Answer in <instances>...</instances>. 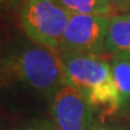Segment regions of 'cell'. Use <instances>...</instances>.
I'll return each instance as SVG.
<instances>
[{
  "label": "cell",
  "instance_id": "obj_1",
  "mask_svg": "<svg viewBox=\"0 0 130 130\" xmlns=\"http://www.w3.org/2000/svg\"><path fill=\"white\" fill-rule=\"evenodd\" d=\"M1 77L3 82L24 87L50 101L64 84L63 58L58 50L30 41L4 54Z\"/></svg>",
  "mask_w": 130,
  "mask_h": 130
},
{
  "label": "cell",
  "instance_id": "obj_2",
  "mask_svg": "<svg viewBox=\"0 0 130 130\" xmlns=\"http://www.w3.org/2000/svg\"><path fill=\"white\" fill-rule=\"evenodd\" d=\"M64 63V84L83 94L94 110L108 115L119 112L121 99L112 75L111 59L102 54L60 53Z\"/></svg>",
  "mask_w": 130,
  "mask_h": 130
},
{
  "label": "cell",
  "instance_id": "obj_3",
  "mask_svg": "<svg viewBox=\"0 0 130 130\" xmlns=\"http://www.w3.org/2000/svg\"><path fill=\"white\" fill-rule=\"evenodd\" d=\"M70 13L56 0H24L19 11L21 25L30 41L60 48Z\"/></svg>",
  "mask_w": 130,
  "mask_h": 130
},
{
  "label": "cell",
  "instance_id": "obj_4",
  "mask_svg": "<svg viewBox=\"0 0 130 130\" xmlns=\"http://www.w3.org/2000/svg\"><path fill=\"white\" fill-rule=\"evenodd\" d=\"M111 16L70 14L59 52L65 54H104Z\"/></svg>",
  "mask_w": 130,
  "mask_h": 130
},
{
  "label": "cell",
  "instance_id": "obj_5",
  "mask_svg": "<svg viewBox=\"0 0 130 130\" xmlns=\"http://www.w3.org/2000/svg\"><path fill=\"white\" fill-rule=\"evenodd\" d=\"M93 105L83 94L69 84H63L50 100V117L58 130H92Z\"/></svg>",
  "mask_w": 130,
  "mask_h": 130
},
{
  "label": "cell",
  "instance_id": "obj_6",
  "mask_svg": "<svg viewBox=\"0 0 130 130\" xmlns=\"http://www.w3.org/2000/svg\"><path fill=\"white\" fill-rule=\"evenodd\" d=\"M105 53L130 57V11L111 16L105 41Z\"/></svg>",
  "mask_w": 130,
  "mask_h": 130
},
{
  "label": "cell",
  "instance_id": "obj_7",
  "mask_svg": "<svg viewBox=\"0 0 130 130\" xmlns=\"http://www.w3.org/2000/svg\"><path fill=\"white\" fill-rule=\"evenodd\" d=\"M112 75L119 93V112H130V57L111 56Z\"/></svg>",
  "mask_w": 130,
  "mask_h": 130
},
{
  "label": "cell",
  "instance_id": "obj_8",
  "mask_svg": "<svg viewBox=\"0 0 130 130\" xmlns=\"http://www.w3.org/2000/svg\"><path fill=\"white\" fill-rule=\"evenodd\" d=\"M70 14L113 16L116 10L107 0H56Z\"/></svg>",
  "mask_w": 130,
  "mask_h": 130
},
{
  "label": "cell",
  "instance_id": "obj_9",
  "mask_svg": "<svg viewBox=\"0 0 130 130\" xmlns=\"http://www.w3.org/2000/svg\"><path fill=\"white\" fill-rule=\"evenodd\" d=\"M13 130H58L52 119L47 118H34L21 123Z\"/></svg>",
  "mask_w": 130,
  "mask_h": 130
},
{
  "label": "cell",
  "instance_id": "obj_10",
  "mask_svg": "<svg viewBox=\"0 0 130 130\" xmlns=\"http://www.w3.org/2000/svg\"><path fill=\"white\" fill-rule=\"evenodd\" d=\"M116 12H129L130 0H107Z\"/></svg>",
  "mask_w": 130,
  "mask_h": 130
},
{
  "label": "cell",
  "instance_id": "obj_11",
  "mask_svg": "<svg viewBox=\"0 0 130 130\" xmlns=\"http://www.w3.org/2000/svg\"><path fill=\"white\" fill-rule=\"evenodd\" d=\"M21 1L22 0H1V5L5 9H10V7H14L16 5H18Z\"/></svg>",
  "mask_w": 130,
  "mask_h": 130
},
{
  "label": "cell",
  "instance_id": "obj_12",
  "mask_svg": "<svg viewBox=\"0 0 130 130\" xmlns=\"http://www.w3.org/2000/svg\"><path fill=\"white\" fill-rule=\"evenodd\" d=\"M92 130H117L116 128H113L111 125H105V124H95L92 128Z\"/></svg>",
  "mask_w": 130,
  "mask_h": 130
},
{
  "label": "cell",
  "instance_id": "obj_13",
  "mask_svg": "<svg viewBox=\"0 0 130 130\" xmlns=\"http://www.w3.org/2000/svg\"><path fill=\"white\" fill-rule=\"evenodd\" d=\"M0 130H9V128H7V126H4V124H3V125H1V129Z\"/></svg>",
  "mask_w": 130,
  "mask_h": 130
},
{
  "label": "cell",
  "instance_id": "obj_14",
  "mask_svg": "<svg viewBox=\"0 0 130 130\" xmlns=\"http://www.w3.org/2000/svg\"><path fill=\"white\" fill-rule=\"evenodd\" d=\"M128 130H130V126H129V128H128Z\"/></svg>",
  "mask_w": 130,
  "mask_h": 130
}]
</instances>
